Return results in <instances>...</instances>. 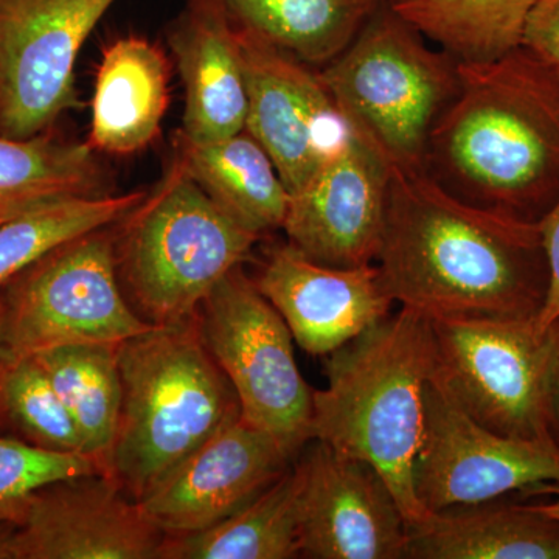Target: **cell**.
I'll return each mask as SVG.
<instances>
[{
    "instance_id": "cell-31",
    "label": "cell",
    "mask_w": 559,
    "mask_h": 559,
    "mask_svg": "<svg viewBox=\"0 0 559 559\" xmlns=\"http://www.w3.org/2000/svg\"><path fill=\"white\" fill-rule=\"evenodd\" d=\"M538 226L549 266V290L543 310L535 320L539 329L547 330L559 320V200Z\"/></svg>"
},
{
    "instance_id": "cell-11",
    "label": "cell",
    "mask_w": 559,
    "mask_h": 559,
    "mask_svg": "<svg viewBox=\"0 0 559 559\" xmlns=\"http://www.w3.org/2000/svg\"><path fill=\"white\" fill-rule=\"evenodd\" d=\"M412 479L426 513L477 506L543 484L559 485V448L554 441L510 439L484 428L432 374Z\"/></svg>"
},
{
    "instance_id": "cell-35",
    "label": "cell",
    "mask_w": 559,
    "mask_h": 559,
    "mask_svg": "<svg viewBox=\"0 0 559 559\" xmlns=\"http://www.w3.org/2000/svg\"><path fill=\"white\" fill-rule=\"evenodd\" d=\"M24 212H27V210L2 207V205H0V224L5 223V221H9L11 218H14V216L21 215V213Z\"/></svg>"
},
{
    "instance_id": "cell-30",
    "label": "cell",
    "mask_w": 559,
    "mask_h": 559,
    "mask_svg": "<svg viewBox=\"0 0 559 559\" xmlns=\"http://www.w3.org/2000/svg\"><path fill=\"white\" fill-rule=\"evenodd\" d=\"M522 46L559 70V0H536L530 11Z\"/></svg>"
},
{
    "instance_id": "cell-18",
    "label": "cell",
    "mask_w": 559,
    "mask_h": 559,
    "mask_svg": "<svg viewBox=\"0 0 559 559\" xmlns=\"http://www.w3.org/2000/svg\"><path fill=\"white\" fill-rule=\"evenodd\" d=\"M165 38L186 97L179 134L212 142L245 131V64L240 39L227 21L207 3L187 0L168 22Z\"/></svg>"
},
{
    "instance_id": "cell-36",
    "label": "cell",
    "mask_w": 559,
    "mask_h": 559,
    "mask_svg": "<svg viewBox=\"0 0 559 559\" xmlns=\"http://www.w3.org/2000/svg\"><path fill=\"white\" fill-rule=\"evenodd\" d=\"M5 349H3V311L0 305V371L5 367Z\"/></svg>"
},
{
    "instance_id": "cell-16",
    "label": "cell",
    "mask_w": 559,
    "mask_h": 559,
    "mask_svg": "<svg viewBox=\"0 0 559 559\" xmlns=\"http://www.w3.org/2000/svg\"><path fill=\"white\" fill-rule=\"evenodd\" d=\"M294 460L270 433L240 417L138 503L168 538L204 532L252 502Z\"/></svg>"
},
{
    "instance_id": "cell-15",
    "label": "cell",
    "mask_w": 559,
    "mask_h": 559,
    "mask_svg": "<svg viewBox=\"0 0 559 559\" xmlns=\"http://www.w3.org/2000/svg\"><path fill=\"white\" fill-rule=\"evenodd\" d=\"M390 168L352 134L301 189L282 229L308 259L334 267L377 263L388 213Z\"/></svg>"
},
{
    "instance_id": "cell-13",
    "label": "cell",
    "mask_w": 559,
    "mask_h": 559,
    "mask_svg": "<svg viewBox=\"0 0 559 559\" xmlns=\"http://www.w3.org/2000/svg\"><path fill=\"white\" fill-rule=\"evenodd\" d=\"M297 465L300 558L404 559L406 518L373 466L320 440H311Z\"/></svg>"
},
{
    "instance_id": "cell-7",
    "label": "cell",
    "mask_w": 559,
    "mask_h": 559,
    "mask_svg": "<svg viewBox=\"0 0 559 559\" xmlns=\"http://www.w3.org/2000/svg\"><path fill=\"white\" fill-rule=\"evenodd\" d=\"M116 224L73 238L7 286L5 360L62 345L121 344L153 329L123 299Z\"/></svg>"
},
{
    "instance_id": "cell-25",
    "label": "cell",
    "mask_w": 559,
    "mask_h": 559,
    "mask_svg": "<svg viewBox=\"0 0 559 559\" xmlns=\"http://www.w3.org/2000/svg\"><path fill=\"white\" fill-rule=\"evenodd\" d=\"M119 345H62L31 356L46 371L72 415L83 439L84 454L100 462L106 473L123 401Z\"/></svg>"
},
{
    "instance_id": "cell-4",
    "label": "cell",
    "mask_w": 559,
    "mask_h": 559,
    "mask_svg": "<svg viewBox=\"0 0 559 559\" xmlns=\"http://www.w3.org/2000/svg\"><path fill=\"white\" fill-rule=\"evenodd\" d=\"M119 367L123 401L108 474L140 502L240 418L241 407L198 318L121 342Z\"/></svg>"
},
{
    "instance_id": "cell-9",
    "label": "cell",
    "mask_w": 559,
    "mask_h": 559,
    "mask_svg": "<svg viewBox=\"0 0 559 559\" xmlns=\"http://www.w3.org/2000/svg\"><path fill=\"white\" fill-rule=\"evenodd\" d=\"M433 378L480 426L527 441H551L547 389L555 326L528 320H432Z\"/></svg>"
},
{
    "instance_id": "cell-3",
    "label": "cell",
    "mask_w": 559,
    "mask_h": 559,
    "mask_svg": "<svg viewBox=\"0 0 559 559\" xmlns=\"http://www.w3.org/2000/svg\"><path fill=\"white\" fill-rule=\"evenodd\" d=\"M433 366L432 320L401 307L326 355L329 385L312 392V440L373 466L407 525L428 516L415 496L412 474Z\"/></svg>"
},
{
    "instance_id": "cell-33",
    "label": "cell",
    "mask_w": 559,
    "mask_h": 559,
    "mask_svg": "<svg viewBox=\"0 0 559 559\" xmlns=\"http://www.w3.org/2000/svg\"><path fill=\"white\" fill-rule=\"evenodd\" d=\"M535 488H538V491L536 492H540V495L554 496V500H550V502L535 503L536 509L543 511V513H546L547 516L559 521V485L543 484Z\"/></svg>"
},
{
    "instance_id": "cell-14",
    "label": "cell",
    "mask_w": 559,
    "mask_h": 559,
    "mask_svg": "<svg viewBox=\"0 0 559 559\" xmlns=\"http://www.w3.org/2000/svg\"><path fill=\"white\" fill-rule=\"evenodd\" d=\"M165 535L108 473L33 496L11 535V559H159Z\"/></svg>"
},
{
    "instance_id": "cell-12",
    "label": "cell",
    "mask_w": 559,
    "mask_h": 559,
    "mask_svg": "<svg viewBox=\"0 0 559 559\" xmlns=\"http://www.w3.org/2000/svg\"><path fill=\"white\" fill-rule=\"evenodd\" d=\"M248 112L245 131L274 162L289 194L301 189L352 138L319 69L238 35Z\"/></svg>"
},
{
    "instance_id": "cell-5",
    "label": "cell",
    "mask_w": 559,
    "mask_h": 559,
    "mask_svg": "<svg viewBox=\"0 0 559 559\" xmlns=\"http://www.w3.org/2000/svg\"><path fill=\"white\" fill-rule=\"evenodd\" d=\"M319 73L356 139L390 170L425 173L430 134L460 91L455 58L429 49L385 0Z\"/></svg>"
},
{
    "instance_id": "cell-21",
    "label": "cell",
    "mask_w": 559,
    "mask_h": 559,
    "mask_svg": "<svg viewBox=\"0 0 559 559\" xmlns=\"http://www.w3.org/2000/svg\"><path fill=\"white\" fill-rule=\"evenodd\" d=\"M173 157L210 200L246 229L259 237L282 229L289 191L248 131L212 142H193L176 132Z\"/></svg>"
},
{
    "instance_id": "cell-23",
    "label": "cell",
    "mask_w": 559,
    "mask_h": 559,
    "mask_svg": "<svg viewBox=\"0 0 559 559\" xmlns=\"http://www.w3.org/2000/svg\"><path fill=\"white\" fill-rule=\"evenodd\" d=\"M299 465L293 466L215 527L186 536H165L159 559L300 558Z\"/></svg>"
},
{
    "instance_id": "cell-1",
    "label": "cell",
    "mask_w": 559,
    "mask_h": 559,
    "mask_svg": "<svg viewBox=\"0 0 559 559\" xmlns=\"http://www.w3.org/2000/svg\"><path fill=\"white\" fill-rule=\"evenodd\" d=\"M377 266L392 299L430 320L536 319L549 290L538 224L466 204L426 173L390 170Z\"/></svg>"
},
{
    "instance_id": "cell-32",
    "label": "cell",
    "mask_w": 559,
    "mask_h": 559,
    "mask_svg": "<svg viewBox=\"0 0 559 559\" xmlns=\"http://www.w3.org/2000/svg\"><path fill=\"white\" fill-rule=\"evenodd\" d=\"M555 326V349L551 359L549 389H547V428L550 439L559 448V320Z\"/></svg>"
},
{
    "instance_id": "cell-20",
    "label": "cell",
    "mask_w": 559,
    "mask_h": 559,
    "mask_svg": "<svg viewBox=\"0 0 559 559\" xmlns=\"http://www.w3.org/2000/svg\"><path fill=\"white\" fill-rule=\"evenodd\" d=\"M404 559H559V521L500 499L437 511L407 525Z\"/></svg>"
},
{
    "instance_id": "cell-6",
    "label": "cell",
    "mask_w": 559,
    "mask_h": 559,
    "mask_svg": "<svg viewBox=\"0 0 559 559\" xmlns=\"http://www.w3.org/2000/svg\"><path fill=\"white\" fill-rule=\"evenodd\" d=\"M231 219L173 157L159 186L116 224L119 275L142 318L178 325L260 241Z\"/></svg>"
},
{
    "instance_id": "cell-24",
    "label": "cell",
    "mask_w": 559,
    "mask_h": 559,
    "mask_svg": "<svg viewBox=\"0 0 559 559\" xmlns=\"http://www.w3.org/2000/svg\"><path fill=\"white\" fill-rule=\"evenodd\" d=\"M109 178L90 143L53 130L31 139L0 135V205L28 210L69 198L103 197Z\"/></svg>"
},
{
    "instance_id": "cell-28",
    "label": "cell",
    "mask_w": 559,
    "mask_h": 559,
    "mask_svg": "<svg viewBox=\"0 0 559 559\" xmlns=\"http://www.w3.org/2000/svg\"><path fill=\"white\" fill-rule=\"evenodd\" d=\"M0 401L36 447L84 454L83 439L72 415L35 359L5 364L0 371Z\"/></svg>"
},
{
    "instance_id": "cell-26",
    "label": "cell",
    "mask_w": 559,
    "mask_h": 559,
    "mask_svg": "<svg viewBox=\"0 0 559 559\" xmlns=\"http://www.w3.org/2000/svg\"><path fill=\"white\" fill-rule=\"evenodd\" d=\"M414 31L459 62H489L522 46L536 0H388Z\"/></svg>"
},
{
    "instance_id": "cell-27",
    "label": "cell",
    "mask_w": 559,
    "mask_h": 559,
    "mask_svg": "<svg viewBox=\"0 0 559 559\" xmlns=\"http://www.w3.org/2000/svg\"><path fill=\"white\" fill-rule=\"evenodd\" d=\"M145 197L135 190L51 201L0 224V290L58 246L119 223Z\"/></svg>"
},
{
    "instance_id": "cell-17",
    "label": "cell",
    "mask_w": 559,
    "mask_h": 559,
    "mask_svg": "<svg viewBox=\"0 0 559 559\" xmlns=\"http://www.w3.org/2000/svg\"><path fill=\"white\" fill-rule=\"evenodd\" d=\"M253 282L299 347L323 358L388 318L395 301L377 263L326 266L289 242L267 252Z\"/></svg>"
},
{
    "instance_id": "cell-10",
    "label": "cell",
    "mask_w": 559,
    "mask_h": 559,
    "mask_svg": "<svg viewBox=\"0 0 559 559\" xmlns=\"http://www.w3.org/2000/svg\"><path fill=\"white\" fill-rule=\"evenodd\" d=\"M116 2L0 0V135L35 138L80 105V51Z\"/></svg>"
},
{
    "instance_id": "cell-8",
    "label": "cell",
    "mask_w": 559,
    "mask_h": 559,
    "mask_svg": "<svg viewBox=\"0 0 559 559\" xmlns=\"http://www.w3.org/2000/svg\"><path fill=\"white\" fill-rule=\"evenodd\" d=\"M200 311L202 341L237 393L241 417L299 457L312 440L314 390L301 377L285 319L242 264L221 280Z\"/></svg>"
},
{
    "instance_id": "cell-29",
    "label": "cell",
    "mask_w": 559,
    "mask_h": 559,
    "mask_svg": "<svg viewBox=\"0 0 559 559\" xmlns=\"http://www.w3.org/2000/svg\"><path fill=\"white\" fill-rule=\"evenodd\" d=\"M95 473L106 469L90 455L44 450L0 437V522L20 524L33 496L47 485Z\"/></svg>"
},
{
    "instance_id": "cell-22",
    "label": "cell",
    "mask_w": 559,
    "mask_h": 559,
    "mask_svg": "<svg viewBox=\"0 0 559 559\" xmlns=\"http://www.w3.org/2000/svg\"><path fill=\"white\" fill-rule=\"evenodd\" d=\"M238 35L322 69L355 40L385 0H201Z\"/></svg>"
},
{
    "instance_id": "cell-34",
    "label": "cell",
    "mask_w": 559,
    "mask_h": 559,
    "mask_svg": "<svg viewBox=\"0 0 559 559\" xmlns=\"http://www.w3.org/2000/svg\"><path fill=\"white\" fill-rule=\"evenodd\" d=\"M14 525L0 522V559H11V535H13Z\"/></svg>"
},
{
    "instance_id": "cell-2",
    "label": "cell",
    "mask_w": 559,
    "mask_h": 559,
    "mask_svg": "<svg viewBox=\"0 0 559 559\" xmlns=\"http://www.w3.org/2000/svg\"><path fill=\"white\" fill-rule=\"evenodd\" d=\"M460 91L430 134L425 173L457 200L538 224L559 200V70L521 46L459 62Z\"/></svg>"
},
{
    "instance_id": "cell-19",
    "label": "cell",
    "mask_w": 559,
    "mask_h": 559,
    "mask_svg": "<svg viewBox=\"0 0 559 559\" xmlns=\"http://www.w3.org/2000/svg\"><path fill=\"white\" fill-rule=\"evenodd\" d=\"M170 58L159 44L140 36L109 44L95 75L92 148L130 156L159 138L170 105Z\"/></svg>"
}]
</instances>
